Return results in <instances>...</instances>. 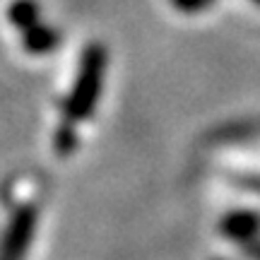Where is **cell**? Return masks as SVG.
Segmentation results:
<instances>
[{
	"mask_svg": "<svg viewBox=\"0 0 260 260\" xmlns=\"http://www.w3.org/2000/svg\"><path fill=\"white\" fill-rule=\"evenodd\" d=\"M37 224V212L34 207H27L15 217V222L10 226V234L5 236V241L0 246V260H19L27 251V243L31 239Z\"/></svg>",
	"mask_w": 260,
	"mask_h": 260,
	"instance_id": "2",
	"label": "cell"
},
{
	"mask_svg": "<svg viewBox=\"0 0 260 260\" xmlns=\"http://www.w3.org/2000/svg\"><path fill=\"white\" fill-rule=\"evenodd\" d=\"M181 10H198L203 8V5H207V0H174Z\"/></svg>",
	"mask_w": 260,
	"mask_h": 260,
	"instance_id": "5",
	"label": "cell"
},
{
	"mask_svg": "<svg viewBox=\"0 0 260 260\" xmlns=\"http://www.w3.org/2000/svg\"><path fill=\"white\" fill-rule=\"evenodd\" d=\"M102 75H104V51L102 46H89V51H84L77 82H75V89L70 94V99H68L70 121H82L94 111V104H96V96H99V87H102Z\"/></svg>",
	"mask_w": 260,
	"mask_h": 260,
	"instance_id": "1",
	"label": "cell"
},
{
	"mask_svg": "<svg viewBox=\"0 0 260 260\" xmlns=\"http://www.w3.org/2000/svg\"><path fill=\"white\" fill-rule=\"evenodd\" d=\"M10 17H12V22H15L17 27L29 29L31 24H34V22H37V8H34V3L22 0V3H17V5L12 8Z\"/></svg>",
	"mask_w": 260,
	"mask_h": 260,
	"instance_id": "3",
	"label": "cell"
},
{
	"mask_svg": "<svg viewBox=\"0 0 260 260\" xmlns=\"http://www.w3.org/2000/svg\"><path fill=\"white\" fill-rule=\"evenodd\" d=\"M258 3H260V0H258Z\"/></svg>",
	"mask_w": 260,
	"mask_h": 260,
	"instance_id": "6",
	"label": "cell"
},
{
	"mask_svg": "<svg viewBox=\"0 0 260 260\" xmlns=\"http://www.w3.org/2000/svg\"><path fill=\"white\" fill-rule=\"evenodd\" d=\"M53 41L56 37L48 31V29H41V27H29V37H27V46L31 51H48V48L53 46Z\"/></svg>",
	"mask_w": 260,
	"mask_h": 260,
	"instance_id": "4",
	"label": "cell"
}]
</instances>
